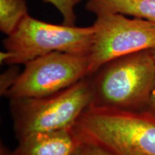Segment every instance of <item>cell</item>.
Listing matches in <instances>:
<instances>
[{"mask_svg": "<svg viewBox=\"0 0 155 155\" xmlns=\"http://www.w3.org/2000/svg\"><path fill=\"white\" fill-rule=\"evenodd\" d=\"M73 129L81 142L98 145L116 155H155V116L148 110L89 106Z\"/></svg>", "mask_w": 155, "mask_h": 155, "instance_id": "obj_1", "label": "cell"}, {"mask_svg": "<svg viewBox=\"0 0 155 155\" xmlns=\"http://www.w3.org/2000/svg\"><path fill=\"white\" fill-rule=\"evenodd\" d=\"M90 106L128 111L147 110L155 81V62L150 50L116 58L88 76Z\"/></svg>", "mask_w": 155, "mask_h": 155, "instance_id": "obj_2", "label": "cell"}, {"mask_svg": "<svg viewBox=\"0 0 155 155\" xmlns=\"http://www.w3.org/2000/svg\"><path fill=\"white\" fill-rule=\"evenodd\" d=\"M91 101L88 76L50 96L10 100L9 107L17 139L33 133L71 129Z\"/></svg>", "mask_w": 155, "mask_h": 155, "instance_id": "obj_3", "label": "cell"}, {"mask_svg": "<svg viewBox=\"0 0 155 155\" xmlns=\"http://www.w3.org/2000/svg\"><path fill=\"white\" fill-rule=\"evenodd\" d=\"M94 28L54 25L28 15L3 40L10 54L7 65H25L48 54L62 52L89 56L94 40Z\"/></svg>", "mask_w": 155, "mask_h": 155, "instance_id": "obj_4", "label": "cell"}, {"mask_svg": "<svg viewBox=\"0 0 155 155\" xmlns=\"http://www.w3.org/2000/svg\"><path fill=\"white\" fill-rule=\"evenodd\" d=\"M96 15L88 76L112 60L155 46L154 23L137 17L129 18L120 13Z\"/></svg>", "mask_w": 155, "mask_h": 155, "instance_id": "obj_5", "label": "cell"}, {"mask_svg": "<svg viewBox=\"0 0 155 155\" xmlns=\"http://www.w3.org/2000/svg\"><path fill=\"white\" fill-rule=\"evenodd\" d=\"M88 56L55 52L25 64L13 86L5 95L9 100L39 98L65 90L88 76Z\"/></svg>", "mask_w": 155, "mask_h": 155, "instance_id": "obj_6", "label": "cell"}, {"mask_svg": "<svg viewBox=\"0 0 155 155\" xmlns=\"http://www.w3.org/2000/svg\"><path fill=\"white\" fill-rule=\"evenodd\" d=\"M81 144L71 128L25 136L15 151L17 155H73Z\"/></svg>", "mask_w": 155, "mask_h": 155, "instance_id": "obj_7", "label": "cell"}, {"mask_svg": "<svg viewBox=\"0 0 155 155\" xmlns=\"http://www.w3.org/2000/svg\"><path fill=\"white\" fill-rule=\"evenodd\" d=\"M86 8L95 15L120 13L155 24V0H88Z\"/></svg>", "mask_w": 155, "mask_h": 155, "instance_id": "obj_8", "label": "cell"}, {"mask_svg": "<svg viewBox=\"0 0 155 155\" xmlns=\"http://www.w3.org/2000/svg\"><path fill=\"white\" fill-rule=\"evenodd\" d=\"M28 15L25 0H0V30L9 35Z\"/></svg>", "mask_w": 155, "mask_h": 155, "instance_id": "obj_9", "label": "cell"}, {"mask_svg": "<svg viewBox=\"0 0 155 155\" xmlns=\"http://www.w3.org/2000/svg\"><path fill=\"white\" fill-rule=\"evenodd\" d=\"M50 3L58 9L63 19V24L74 26L76 15L75 13V7L81 0H43Z\"/></svg>", "mask_w": 155, "mask_h": 155, "instance_id": "obj_10", "label": "cell"}, {"mask_svg": "<svg viewBox=\"0 0 155 155\" xmlns=\"http://www.w3.org/2000/svg\"><path fill=\"white\" fill-rule=\"evenodd\" d=\"M18 68L17 65L12 66L5 71L0 77V94L2 96H5L8 91L10 89L13 85L16 82L19 74Z\"/></svg>", "mask_w": 155, "mask_h": 155, "instance_id": "obj_11", "label": "cell"}, {"mask_svg": "<svg viewBox=\"0 0 155 155\" xmlns=\"http://www.w3.org/2000/svg\"><path fill=\"white\" fill-rule=\"evenodd\" d=\"M73 155H116L98 145L81 142Z\"/></svg>", "mask_w": 155, "mask_h": 155, "instance_id": "obj_12", "label": "cell"}, {"mask_svg": "<svg viewBox=\"0 0 155 155\" xmlns=\"http://www.w3.org/2000/svg\"><path fill=\"white\" fill-rule=\"evenodd\" d=\"M147 110L150 111L151 113L153 114L155 116V81L154 86L152 87V91H151L150 101H149V105Z\"/></svg>", "mask_w": 155, "mask_h": 155, "instance_id": "obj_13", "label": "cell"}, {"mask_svg": "<svg viewBox=\"0 0 155 155\" xmlns=\"http://www.w3.org/2000/svg\"><path fill=\"white\" fill-rule=\"evenodd\" d=\"M0 155H17V153L15 150L12 151L9 150L5 145L1 144V146H0Z\"/></svg>", "mask_w": 155, "mask_h": 155, "instance_id": "obj_14", "label": "cell"}, {"mask_svg": "<svg viewBox=\"0 0 155 155\" xmlns=\"http://www.w3.org/2000/svg\"><path fill=\"white\" fill-rule=\"evenodd\" d=\"M150 52H151V54H152V57H153V58H154V62H155V46H154V48H152V49H150Z\"/></svg>", "mask_w": 155, "mask_h": 155, "instance_id": "obj_15", "label": "cell"}]
</instances>
